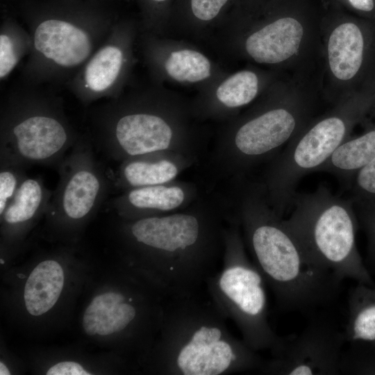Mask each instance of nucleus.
Masks as SVG:
<instances>
[{"label": "nucleus", "mask_w": 375, "mask_h": 375, "mask_svg": "<svg viewBox=\"0 0 375 375\" xmlns=\"http://www.w3.org/2000/svg\"><path fill=\"white\" fill-rule=\"evenodd\" d=\"M348 185L353 203L375 201V158L358 170Z\"/></svg>", "instance_id": "obj_23"}, {"label": "nucleus", "mask_w": 375, "mask_h": 375, "mask_svg": "<svg viewBox=\"0 0 375 375\" xmlns=\"http://www.w3.org/2000/svg\"><path fill=\"white\" fill-rule=\"evenodd\" d=\"M358 222L367 238L369 256L375 265V201L353 203Z\"/></svg>", "instance_id": "obj_24"}, {"label": "nucleus", "mask_w": 375, "mask_h": 375, "mask_svg": "<svg viewBox=\"0 0 375 375\" xmlns=\"http://www.w3.org/2000/svg\"><path fill=\"white\" fill-rule=\"evenodd\" d=\"M0 374L1 375H10V371L3 362H0Z\"/></svg>", "instance_id": "obj_30"}, {"label": "nucleus", "mask_w": 375, "mask_h": 375, "mask_svg": "<svg viewBox=\"0 0 375 375\" xmlns=\"http://www.w3.org/2000/svg\"><path fill=\"white\" fill-rule=\"evenodd\" d=\"M258 90V77L251 71H241L229 76L217 88L215 97L226 108H237L250 103Z\"/></svg>", "instance_id": "obj_20"}, {"label": "nucleus", "mask_w": 375, "mask_h": 375, "mask_svg": "<svg viewBox=\"0 0 375 375\" xmlns=\"http://www.w3.org/2000/svg\"><path fill=\"white\" fill-rule=\"evenodd\" d=\"M64 285V272L53 260L39 263L29 275L24 298L27 311L33 316L49 311L56 303Z\"/></svg>", "instance_id": "obj_13"}, {"label": "nucleus", "mask_w": 375, "mask_h": 375, "mask_svg": "<svg viewBox=\"0 0 375 375\" xmlns=\"http://www.w3.org/2000/svg\"><path fill=\"white\" fill-rule=\"evenodd\" d=\"M291 208L283 222L308 261L342 281L375 286L357 248L359 222L351 199L320 185L310 193L296 192Z\"/></svg>", "instance_id": "obj_4"}, {"label": "nucleus", "mask_w": 375, "mask_h": 375, "mask_svg": "<svg viewBox=\"0 0 375 375\" xmlns=\"http://www.w3.org/2000/svg\"><path fill=\"white\" fill-rule=\"evenodd\" d=\"M303 34V26L296 18L282 17L249 35L245 48L257 62L278 63L297 52Z\"/></svg>", "instance_id": "obj_12"}, {"label": "nucleus", "mask_w": 375, "mask_h": 375, "mask_svg": "<svg viewBox=\"0 0 375 375\" xmlns=\"http://www.w3.org/2000/svg\"><path fill=\"white\" fill-rule=\"evenodd\" d=\"M47 375H90L78 363L72 361L60 362L52 366Z\"/></svg>", "instance_id": "obj_27"}, {"label": "nucleus", "mask_w": 375, "mask_h": 375, "mask_svg": "<svg viewBox=\"0 0 375 375\" xmlns=\"http://www.w3.org/2000/svg\"><path fill=\"white\" fill-rule=\"evenodd\" d=\"M201 159L174 152H161L122 161L112 174V189L122 192L144 186L176 181L183 172L197 165Z\"/></svg>", "instance_id": "obj_10"}, {"label": "nucleus", "mask_w": 375, "mask_h": 375, "mask_svg": "<svg viewBox=\"0 0 375 375\" xmlns=\"http://www.w3.org/2000/svg\"><path fill=\"white\" fill-rule=\"evenodd\" d=\"M167 74L178 82L195 83L208 78L210 62L202 53L181 49L170 53L165 62Z\"/></svg>", "instance_id": "obj_19"}, {"label": "nucleus", "mask_w": 375, "mask_h": 375, "mask_svg": "<svg viewBox=\"0 0 375 375\" xmlns=\"http://www.w3.org/2000/svg\"><path fill=\"white\" fill-rule=\"evenodd\" d=\"M34 45L46 58L63 67L81 63L88 57L92 48L86 33L58 19L46 20L38 26Z\"/></svg>", "instance_id": "obj_11"}, {"label": "nucleus", "mask_w": 375, "mask_h": 375, "mask_svg": "<svg viewBox=\"0 0 375 375\" xmlns=\"http://www.w3.org/2000/svg\"><path fill=\"white\" fill-rule=\"evenodd\" d=\"M161 112L135 111L119 117L99 149L122 162L131 158L174 152L199 159L206 147L192 133Z\"/></svg>", "instance_id": "obj_7"}, {"label": "nucleus", "mask_w": 375, "mask_h": 375, "mask_svg": "<svg viewBox=\"0 0 375 375\" xmlns=\"http://www.w3.org/2000/svg\"><path fill=\"white\" fill-rule=\"evenodd\" d=\"M17 56L10 38L6 35L0 36V77L8 75L17 62Z\"/></svg>", "instance_id": "obj_26"}, {"label": "nucleus", "mask_w": 375, "mask_h": 375, "mask_svg": "<svg viewBox=\"0 0 375 375\" xmlns=\"http://www.w3.org/2000/svg\"><path fill=\"white\" fill-rule=\"evenodd\" d=\"M156 347V367L168 375H226L258 371L263 360L229 331L227 318L198 294L169 299Z\"/></svg>", "instance_id": "obj_3"}, {"label": "nucleus", "mask_w": 375, "mask_h": 375, "mask_svg": "<svg viewBox=\"0 0 375 375\" xmlns=\"http://www.w3.org/2000/svg\"><path fill=\"white\" fill-rule=\"evenodd\" d=\"M52 192L47 188L41 177H27L0 215L1 222L13 227L31 222L46 212Z\"/></svg>", "instance_id": "obj_17"}, {"label": "nucleus", "mask_w": 375, "mask_h": 375, "mask_svg": "<svg viewBox=\"0 0 375 375\" xmlns=\"http://www.w3.org/2000/svg\"><path fill=\"white\" fill-rule=\"evenodd\" d=\"M25 169L20 165L0 162V215L27 178Z\"/></svg>", "instance_id": "obj_22"}, {"label": "nucleus", "mask_w": 375, "mask_h": 375, "mask_svg": "<svg viewBox=\"0 0 375 375\" xmlns=\"http://www.w3.org/2000/svg\"><path fill=\"white\" fill-rule=\"evenodd\" d=\"M114 333H115L114 326L107 322L106 324H101L97 334L100 335H108Z\"/></svg>", "instance_id": "obj_29"}, {"label": "nucleus", "mask_w": 375, "mask_h": 375, "mask_svg": "<svg viewBox=\"0 0 375 375\" xmlns=\"http://www.w3.org/2000/svg\"><path fill=\"white\" fill-rule=\"evenodd\" d=\"M346 342L375 344V286L358 283L349 293Z\"/></svg>", "instance_id": "obj_15"}, {"label": "nucleus", "mask_w": 375, "mask_h": 375, "mask_svg": "<svg viewBox=\"0 0 375 375\" xmlns=\"http://www.w3.org/2000/svg\"><path fill=\"white\" fill-rule=\"evenodd\" d=\"M339 369L344 375H375V344L349 343L342 352Z\"/></svg>", "instance_id": "obj_21"}, {"label": "nucleus", "mask_w": 375, "mask_h": 375, "mask_svg": "<svg viewBox=\"0 0 375 375\" xmlns=\"http://www.w3.org/2000/svg\"><path fill=\"white\" fill-rule=\"evenodd\" d=\"M203 192L197 183L176 180L126 190L105 204L121 218L137 219L184 210Z\"/></svg>", "instance_id": "obj_9"}, {"label": "nucleus", "mask_w": 375, "mask_h": 375, "mask_svg": "<svg viewBox=\"0 0 375 375\" xmlns=\"http://www.w3.org/2000/svg\"><path fill=\"white\" fill-rule=\"evenodd\" d=\"M230 0H185L191 15L197 20L209 22L216 18Z\"/></svg>", "instance_id": "obj_25"}, {"label": "nucleus", "mask_w": 375, "mask_h": 375, "mask_svg": "<svg viewBox=\"0 0 375 375\" xmlns=\"http://www.w3.org/2000/svg\"><path fill=\"white\" fill-rule=\"evenodd\" d=\"M344 332L326 317L314 316L299 335L263 360L258 372L271 375H338Z\"/></svg>", "instance_id": "obj_8"}, {"label": "nucleus", "mask_w": 375, "mask_h": 375, "mask_svg": "<svg viewBox=\"0 0 375 375\" xmlns=\"http://www.w3.org/2000/svg\"><path fill=\"white\" fill-rule=\"evenodd\" d=\"M122 219L130 250L150 265L156 288L169 299L198 294L222 262L226 212L213 191L178 212Z\"/></svg>", "instance_id": "obj_1"}, {"label": "nucleus", "mask_w": 375, "mask_h": 375, "mask_svg": "<svg viewBox=\"0 0 375 375\" xmlns=\"http://www.w3.org/2000/svg\"><path fill=\"white\" fill-rule=\"evenodd\" d=\"M122 60V52L116 47L108 46L99 50L85 69L88 87L95 92L106 90L118 76Z\"/></svg>", "instance_id": "obj_18"}, {"label": "nucleus", "mask_w": 375, "mask_h": 375, "mask_svg": "<svg viewBox=\"0 0 375 375\" xmlns=\"http://www.w3.org/2000/svg\"><path fill=\"white\" fill-rule=\"evenodd\" d=\"M375 158V130L345 140L317 172L330 173L349 184L353 175Z\"/></svg>", "instance_id": "obj_16"}, {"label": "nucleus", "mask_w": 375, "mask_h": 375, "mask_svg": "<svg viewBox=\"0 0 375 375\" xmlns=\"http://www.w3.org/2000/svg\"><path fill=\"white\" fill-rule=\"evenodd\" d=\"M226 219L222 267L206 281L208 294L235 324L248 347L274 353L285 336L276 334L268 320L267 283L247 251L238 223Z\"/></svg>", "instance_id": "obj_5"}, {"label": "nucleus", "mask_w": 375, "mask_h": 375, "mask_svg": "<svg viewBox=\"0 0 375 375\" xmlns=\"http://www.w3.org/2000/svg\"><path fill=\"white\" fill-rule=\"evenodd\" d=\"M363 38L357 25L346 22L331 33L328 44L329 65L333 74L342 81L353 77L362 60Z\"/></svg>", "instance_id": "obj_14"}, {"label": "nucleus", "mask_w": 375, "mask_h": 375, "mask_svg": "<svg viewBox=\"0 0 375 375\" xmlns=\"http://www.w3.org/2000/svg\"><path fill=\"white\" fill-rule=\"evenodd\" d=\"M101 327V323L99 322H95L88 326L84 327L85 333L88 335H94L98 333V331Z\"/></svg>", "instance_id": "obj_28"}, {"label": "nucleus", "mask_w": 375, "mask_h": 375, "mask_svg": "<svg viewBox=\"0 0 375 375\" xmlns=\"http://www.w3.org/2000/svg\"><path fill=\"white\" fill-rule=\"evenodd\" d=\"M221 195L226 215L238 223L247 251L280 308L310 314L335 299L342 281L308 260L258 179L232 183Z\"/></svg>", "instance_id": "obj_2"}, {"label": "nucleus", "mask_w": 375, "mask_h": 375, "mask_svg": "<svg viewBox=\"0 0 375 375\" xmlns=\"http://www.w3.org/2000/svg\"><path fill=\"white\" fill-rule=\"evenodd\" d=\"M57 169L59 181L46 210L52 219L81 223L97 212L113 191L112 174L97 159L88 141H77Z\"/></svg>", "instance_id": "obj_6"}]
</instances>
